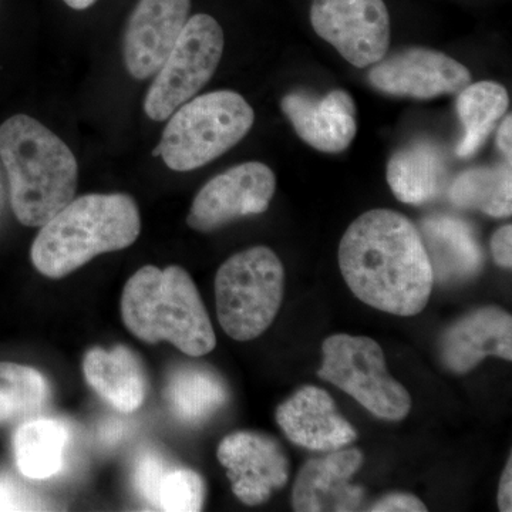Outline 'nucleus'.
Segmentation results:
<instances>
[{
  "label": "nucleus",
  "mask_w": 512,
  "mask_h": 512,
  "mask_svg": "<svg viewBox=\"0 0 512 512\" xmlns=\"http://www.w3.org/2000/svg\"><path fill=\"white\" fill-rule=\"evenodd\" d=\"M284 286V265L271 248L254 247L232 255L215 276L221 328L239 342L259 338L281 309Z\"/></svg>",
  "instance_id": "nucleus-6"
},
{
  "label": "nucleus",
  "mask_w": 512,
  "mask_h": 512,
  "mask_svg": "<svg viewBox=\"0 0 512 512\" xmlns=\"http://www.w3.org/2000/svg\"><path fill=\"white\" fill-rule=\"evenodd\" d=\"M97 0H64L67 6L74 10H84L93 6Z\"/></svg>",
  "instance_id": "nucleus-32"
},
{
  "label": "nucleus",
  "mask_w": 512,
  "mask_h": 512,
  "mask_svg": "<svg viewBox=\"0 0 512 512\" xmlns=\"http://www.w3.org/2000/svg\"><path fill=\"white\" fill-rule=\"evenodd\" d=\"M508 104L507 90L495 82L470 83L458 93L457 114L464 127L457 144L458 157L470 158L478 153L507 113Z\"/></svg>",
  "instance_id": "nucleus-23"
},
{
  "label": "nucleus",
  "mask_w": 512,
  "mask_h": 512,
  "mask_svg": "<svg viewBox=\"0 0 512 512\" xmlns=\"http://www.w3.org/2000/svg\"><path fill=\"white\" fill-rule=\"evenodd\" d=\"M0 158L19 222L42 227L73 200L79 181L76 157L62 138L25 114L0 126Z\"/></svg>",
  "instance_id": "nucleus-2"
},
{
  "label": "nucleus",
  "mask_w": 512,
  "mask_h": 512,
  "mask_svg": "<svg viewBox=\"0 0 512 512\" xmlns=\"http://www.w3.org/2000/svg\"><path fill=\"white\" fill-rule=\"evenodd\" d=\"M121 316L137 339L153 345L167 340L187 356L208 355L217 345L200 292L181 266L138 269L124 286Z\"/></svg>",
  "instance_id": "nucleus-4"
},
{
  "label": "nucleus",
  "mask_w": 512,
  "mask_h": 512,
  "mask_svg": "<svg viewBox=\"0 0 512 512\" xmlns=\"http://www.w3.org/2000/svg\"><path fill=\"white\" fill-rule=\"evenodd\" d=\"M70 440L66 424L56 419L26 421L13 436V456L23 476L47 480L62 471Z\"/></svg>",
  "instance_id": "nucleus-21"
},
{
  "label": "nucleus",
  "mask_w": 512,
  "mask_h": 512,
  "mask_svg": "<svg viewBox=\"0 0 512 512\" xmlns=\"http://www.w3.org/2000/svg\"><path fill=\"white\" fill-rule=\"evenodd\" d=\"M276 423L288 440L313 451H335L357 439L356 430L336 410L332 396L316 386H305L276 410Z\"/></svg>",
  "instance_id": "nucleus-16"
},
{
  "label": "nucleus",
  "mask_w": 512,
  "mask_h": 512,
  "mask_svg": "<svg viewBox=\"0 0 512 512\" xmlns=\"http://www.w3.org/2000/svg\"><path fill=\"white\" fill-rule=\"evenodd\" d=\"M217 456L221 466L227 468L232 493L251 507L264 504L272 491L288 483L289 460L284 448L265 434H229L218 446Z\"/></svg>",
  "instance_id": "nucleus-12"
},
{
  "label": "nucleus",
  "mask_w": 512,
  "mask_h": 512,
  "mask_svg": "<svg viewBox=\"0 0 512 512\" xmlns=\"http://www.w3.org/2000/svg\"><path fill=\"white\" fill-rule=\"evenodd\" d=\"M441 362L450 372H470L485 357L512 359V318L498 306H484L454 322L440 340Z\"/></svg>",
  "instance_id": "nucleus-17"
},
{
  "label": "nucleus",
  "mask_w": 512,
  "mask_h": 512,
  "mask_svg": "<svg viewBox=\"0 0 512 512\" xmlns=\"http://www.w3.org/2000/svg\"><path fill=\"white\" fill-rule=\"evenodd\" d=\"M420 237L433 279L439 284H464L483 269V248L468 222L451 215H433L421 222Z\"/></svg>",
  "instance_id": "nucleus-18"
},
{
  "label": "nucleus",
  "mask_w": 512,
  "mask_h": 512,
  "mask_svg": "<svg viewBox=\"0 0 512 512\" xmlns=\"http://www.w3.org/2000/svg\"><path fill=\"white\" fill-rule=\"evenodd\" d=\"M165 399L178 420L200 424L227 403L228 390L217 373L205 367L187 365L171 373Z\"/></svg>",
  "instance_id": "nucleus-22"
},
{
  "label": "nucleus",
  "mask_w": 512,
  "mask_h": 512,
  "mask_svg": "<svg viewBox=\"0 0 512 512\" xmlns=\"http://www.w3.org/2000/svg\"><path fill=\"white\" fill-rule=\"evenodd\" d=\"M350 291L377 311L419 315L433 291V272L419 229L392 210H372L350 224L339 245Z\"/></svg>",
  "instance_id": "nucleus-1"
},
{
  "label": "nucleus",
  "mask_w": 512,
  "mask_h": 512,
  "mask_svg": "<svg viewBox=\"0 0 512 512\" xmlns=\"http://www.w3.org/2000/svg\"><path fill=\"white\" fill-rule=\"evenodd\" d=\"M372 512H424L427 511L426 504L419 500L416 495L409 493L387 494L386 497L377 500L372 507Z\"/></svg>",
  "instance_id": "nucleus-28"
},
{
  "label": "nucleus",
  "mask_w": 512,
  "mask_h": 512,
  "mask_svg": "<svg viewBox=\"0 0 512 512\" xmlns=\"http://www.w3.org/2000/svg\"><path fill=\"white\" fill-rule=\"evenodd\" d=\"M254 123V109L237 92L195 96L171 114L153 156L178 173L197 170L237 146Z\"/></svg>",
  "instance_id": "nucleus-5"
},
{
  "label": "nucleus",
  "mask_w": 512,
  "mask_h": 512,
  "mask_svg": "<svg viewBox=\"0 0 512 512\" xmlns=\"http://www.w3.org/2000/svg\"><path fill=\"white\" fill-rule=\"evenodd\" d=\"M205 485L200 474L190 468L175 467L168 461L154 485L147 504L167 512L201 511Z\"/></svg>",
  "instance_id": "nucleus-26"
},
{
  "label": "nucleus",
  "mask_w": 512,
  "mask_h": 512,
  "mask_svg": "<svg viewBox=\"0 0 512 512\" xmlns=\"http://www.w3.org/2000/svg\"><path fill=\"white\" fill-rule=\"evenodd\" d=\"M387 183L404 204L436 200L450 185V165L443 148L433 141L419 140L396 151L387 165Z\"/></svg>",
  "instance_id": "nucleus-19"
},
{
  "label": "nucleus",
  "mask_w": 512,
  "mask_h": 512,
  "mask_svg": "<svg viewBox=\"0 0 512 512\" xmlns=\"http://www.w3.org/2000/svg\"><path fill=\"white\" fill-rule=\"evenodd\" d=\"M369 82L377 92L390 96L430 100L460 93L471 83V73L444 53L412 47L373 64Z\"/></svg>",
  "instance_id": "nucleus-11"
},
{
  "label": "nucleus",
  "mask_w": 512,
  "mask_h": 512,
  "mask_svg": "<svg viewBox=\"0 0 512 512\" xmlns=\"http://www.w3.org/2000/svg\"><path fill=\"white\" fill-rule=\"evenodd\" d=\"M497 143L500 150L503 151L507 163H511L512 154V119L511 114L505 117L503 124L498 128Z\"/></svg>",
  "instance_id": "nucleus-31"
},
{
  "label": "nucleus",
  "mask_w": 512,
  "mask_h": 512,
  "mask_svg": "<svg viewBox=\"0 0 512 512\" xmlns=\"http://www.w3.org/2000/svg\"><path fill=\"white\" fill-rule=\"evenodd\" d=\"M281 107L296 134L322 153H342L355 140L357 110L348 92L333 90L316 97L299 90L286 94Z\"/></svg>",
  "instance_id": "nucleus-15"
},
{
  "label": "nucleus",
  "mask_w": 512,
  "mask_h": 512,
  "mask_svg": "<svg viewBox=\"0 0 512 512\" xmlns=\"http://www.w3.org/2000/svg\"><path fill=\"white\" fill-rule=\"evenodd\" d=\"M191 0H138L124 35V63L137 80L158 72L183 32Z\"/></svg>",
  "instance_id": "nucleus-13"
},
{
  "label": "nucleus",
  "mask_w": 512,
  "mask_h": 512,
  "mask_svg": "<svg viewBox=\"0 0 512 512\" xmlns=\"http://www.w3.org/2000/svg\"><path fill=\"white\" fill-rule=\"evenodd\" d=\"M83 373L94 392L121 413L136 412L144 402L146 373L133 350L124 346L110 352L90 349L84 356Z\"/></svg>",
  "instance_id": "nucleus-20"
},
{
  "label": "nucleus",
  "mask_w": 512,
  "mask_h": 512,
  "mask_svg": "<svg viewBox=\"0 0 512 512\" xmlns=\"http://www.w3.org/2000/svg\"><path fill=\"white\" fill-rule=\"evenodd\" d=\"M45 510V504L26 485L9 474H0V511Z\"/></svg>",
  "instance_id": "nucleus-27"
},
{
  "label": "nucleus",
  "mask_w": 512,
  "mask_h": 512,
  "mask_svg": "<svg viewBox=\"0 0 512 512\" xmlns=\"http://www.w3.org/2000/svg\"><path fill=\"white\" fill-rule=\"evenodd\" d=\"M224 53V32L212 16L198 13L185 23L183 32L158 69L144 100L151 120L170 119L178 107L194 99L210 82Z\"/></svg>",
  "instance_id": "nucleus-8"
},
{
  "label": "nucleus",
  "mask_w": 512,
  "mask_h": 512,
  "mask_svg": "<svg viewBox=\"0 0 512 512\" xmlns=\"http://www.w3.org/2000/svg\"><path fill=\"white\" fill-rule=\"evenodd\" d=\"M140 232V211L130 195H84L42 225L30 255L40 274L60 279L96 256L130 247Z\"/></svg>",
  "instance_id": "nucleus-3"
},
{
  "label": "nucleus",
  "mask_w": 512,
  "mask_h": 512,
  "mask_svg": "<svg viewBox=\"0 0 512 512\" xmlns=\"http://www.w3.org/2000/svg\"><path fill=\"white\" fill-rule=\"evenodd\" d=\"M322 352L320 379L349 394L377 419H406L412 396L387 372L382 346L376 340L339 333L323 342Z\"/></svg>",
  "instance_id": "nucleus-7"
},
{
  "label": "nucleus",
  "mask_w": 512,
  "mask_h": 512,
  "mask_svg": "<svg viewBox=\"0 0 512 512\" xmlns=\"http://www.w3.org/2000/svg\"><path fill=\"white\" fill-rule=\"evenodd\" d=\"M448 197L458 208L481 211L495 218L510 217L511 163L464 171L448 185Z\"/></svg>",
  "instance_id": "nucleus-24"
},
{
  "label": "nucleus",
  "mask_w": 512,
  "mask_h": 512,
  "mask_svg": "<svg viewBox=\"0 0 512 512\" xmlns=\"http://www.w3.org/2000/svg\"><path fill=\"white\" fill-rule=\"evenodd\" d=\"M276 177L268 165L251 161L235 165L208 181L192 202L188 227L211 232L247 215L268 210Z\"/></svg>",
  "instance_id": "nucleus-10"
},
{
  "label": "nucleus",
  "mask_w": 512,
  "mask_h": 512,
  "mask_svg": "<svg viewBox=\"0 0 512 512\" xmlns=\"http://www.w3.org/2000/svg\"><path fill=\"white\" fill-rule=\"evenodd\" d=\"M491 252L495 264L501 268L510 269L512 266V227L504 225L494 232L491 238Z\"/></svg>",
  "instance_id": "nucleus-29"
},
{
  "label": "nucleus",
  "mask_w": 512,
  "mask_h": 512,
  "mask_svg": "<svg viewBox=\"0 0 512 512\" xmlns=\"http://www.w3.org/2000/svg\"><path fill=\"white\" fill-rule=\"evenodd\" d=\"M49 396V384L39 370L18 363H0V424L36 413Z\"/></svg>",
  "instance_id": "nucleus-25"
},
{
  "label": "nucleus",
  "mask_w": 512,
  "mask_h": 512,
  "mask_svg": "<svg viewBox=\"0 0 512 512\" xmlns=\"http://www.w3.org/2000/svg\"><path fill=\"white\" fill-rule=\"evenodd\" d=\"M312 28L359 69L382 60L390 47V15L383 0H313Z\"/></svg>",
  "instance_id": "nucleus-9"
},
{
  "label": "nucleus",
  "mask_w": 512,
  "mask_h": 512,
  "mask_svg": "<svg viewBox=\"0 0 512 512\" xmlns=\"http://www.w3.org/2000/svg\"><path fill=\"white\" fill-rule=\"evenodd\" d=\"M363 464L357 448L330 451L326 457L309 460L299 471L292 490V507L298 512L357 511L365 493L350 483Z\"/></svg>",
  "instance_id": "nucleus-14"
},
{
  "label": "nucleus",
  "mask_w": 512,
  "mask_h": 512,
  "mask_svg": "<svg viewBox=\"0 0 512 512\" xmlns=\"http://www.w3.org/2000/svg\"><path fill=\"white\" fill-rule=\"evenodd\" d=\"M498 507L500 511L510 512L512 510V460H508L501 476L500 487H498Z\"/></svg>",
  "instance_id": "nucleus-30"
}]
</instances>
